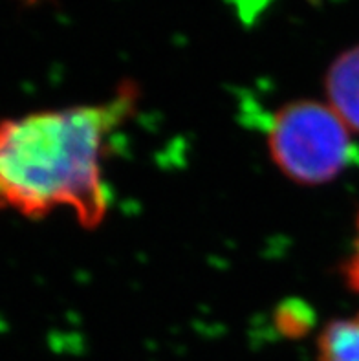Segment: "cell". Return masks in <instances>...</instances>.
<instances>
[{
  "label": "cell",
  "mask_w": 359,
  "mask_h": 361,
  "mask_svg": "<svg viewBox=\"0 0 359 361\" xmlns=\"http://www.w3.org/2000/svg\"><path fill=\"white\" fill-rule=\"evenodd\" d=\"M317 361H359V314L324 325L317 338Z\"/></svg>",
  "instance_id": "obj_4"
},
{
  "label": "cell",
  "mask_w": 359,
  "mask_h": 361,
  "mask_svg": "<svg viewBox=\"0 0 359 361\" xmlns=\"http://www.w3.org/2000/svg\"><path fill=\"white\" fill-rule=\"evenodd\" d=\"M28 2H33V0H28Z\"/></svg>",
  "instance_id": "obj_6"
},
{
  "label": "cell",
  "mask_w": 359,
  "mask_h": 361,
  "mask_svg": "<svg viewBox=\"0 0 359 361\" xmlns=\"http://www.w3.org/2000/svg\"><path fill=\"white\" fill-rule=\"evenodd\" d=\"M138 96L130 82L99 103L0 118V211L26 219L70 211L85 229L99 228L112 204L110 142Z\"/></svg>",
  "instance_id": "obj_1"
},
{
  "label": "cell",
  "mask_w": 359,
  "mask_h": 361,
  "mask_svg": "<svg viewBox=\"0 0 359 361\" xmlns=\"http://www.w3.org/2000/svg\"><path fill=\"white\" fill-rule=\"evenodd\" d=\"M266 145L275 167L299 185H324L359 160L352 130L327 103L296 99L273 112Z\"/></svg>",
  "instance_id": "obj_2"
},
{
  "label": "cell",
  "mask_w": 359,
  "mask_h": 361,
  "mask_svg": "<svg viewBox=\"0 0 359 361\" xmlns=\"http://www.w3.org/2000/svg\"><path fill=\"white\" fill-rule=\"evenodd\" d=\"M327 105L359 134V46L337 55L324 75Z\"/></svg>",
  "instance_id": "obj_3"
},
{
  "label": "cell",
  "mask_w": 359,
  "mask_h": 361,
  "mask_svg": "<svg viewBox=\"0 0 359 361\" xmlns=\"http://www.w3.org/2000/svg\"><path fill=\"white\" fill-rule=\"evenodd\" d=\"M341 274L345 277L346 286L352 292L359 293V215L358 222H355V238L354 244H352V252L348 255V259L345 261V264H343Z\"/></svg>",
  "instance_id": "obj_5"
}]
</instances>
